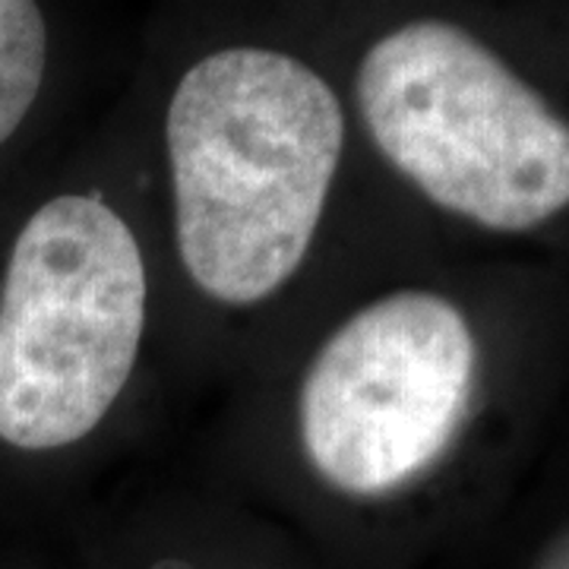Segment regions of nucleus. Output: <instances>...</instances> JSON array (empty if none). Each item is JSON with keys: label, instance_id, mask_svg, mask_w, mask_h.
<instances>
[{"label": "nucleus", "instance_id": "f257e3e1", "mask_svg": "<svg viewBox=\"0 0 569 569\" xmlns=\"http://www.w3.org/2000/svg\"><path fill=\"white\" fill-rule=\"evenodd\" d=\"M187 421L433 238L380 181L310 0L140 13L123 82Z\"/></svg>", "mask_w": 569, "mask_h": 569}, {"label": "nucleus", "instance_id": "f03ea898", "mask_svg": "<svg viewBox=\"0 0 569 569\" xmlns=\"http://www.w3.org/2000/svg\"><path fill=\"white\" fill-rule=\"evenodd\" d=\"M433 266H396L332 301L209 399L178 449L339 553L387 557L447 529L503 408L507 310Z\"/></svg>", "mask_w": 569, "mask_h": 569}, {"label": "nucleus", "instance_id": "423d86ee", "mask_svg": "<svg viewBox=\"0 0 569 569\" xmlns=\"http://www.w3.org/2000/svg\"><path fill=\"white\" fill-rule=\"evenodd\" d=\"M531 519L512 569H569V507L531 512Z\"/></svg>", "mask_w": 569, "mask_h": 569}, {"label": "nucleus", "instance_id": "7ed1b4c3", "mask_svg": "<svg viewBox=\"0 0 569 569\" xmlns=\"http://www.w3.org/2000/svg\"><path fill=\"white\" fill-rule=\"evenodd\" d=\"M183 425L121 86L0 206V471L92 503Z\"/></svg>", "mask_w": 569, "mask_h": 569}, {"label": "nucleus", "instance_id": "39448f33", "mask_svg": "<svg viewBox=\"0 0 569 569\" xmlns=\"http://www.w3.org/2000/svg\"><path fill=\"white\" fill-rule=\"evenodd\" d=\"M99 13L0 0V162L32 142L63 102L80 96L89 70L102 73L130 63L140 13L111 10L102 26L86 32Z\"/></svg>", "mask_w": 569, "mask_h": 569}, {"label": "nucleus", "instance_id": "20e7f679", "mask_svg": "<svg viewBox=\"0 0 569 569\" xmlns=\"http://www.w3.org/2000/svg\"><path fill=\"white\" fill-rule=\"evenodd\" d=\"M380 181L433 238H538L569 216V114L462 13L310 0Z\"/></svg>", "mask_w": 569, "mask_h": 569}]
</instances>
